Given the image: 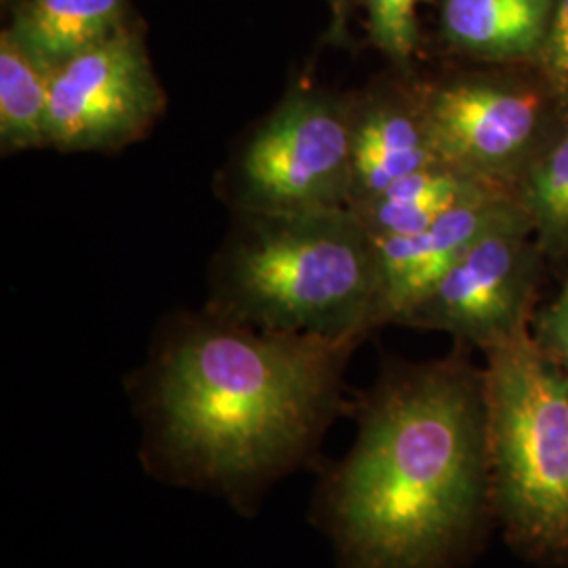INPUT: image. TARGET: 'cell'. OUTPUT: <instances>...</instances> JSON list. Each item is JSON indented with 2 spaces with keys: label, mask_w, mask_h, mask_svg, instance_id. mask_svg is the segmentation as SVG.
I'll return each mask as SVG.
<instances>
[{
  "label": "cell",
  "mask_w": 568,
  "mask_h": 568,
  "mask_svg": "<svg viewBox=\"0 0 568 568\" xmlns=\"http://www.w3.org/2000/svg\"><path fill=\"white\" fill-rule=\"evenodd\" d=\"M488 493L485 377L443 361L375 387L354 447L318 480L310 520L335 568H453Z\"/></svg>",
  "instance_id": "cell-2"
},
{
  "label": "cell",
  "mask_w": 568,
  "mask_h": 568,
  "mask_svg": "<svg viewBox=\"0 0 568 568\" xmlns=\"http://www.w3.org/2000/svg\"><path fill=\"white\" fill-rule=\"evenodd\" d=\"M551 82L568 95V0H556L548 39L541 49Z\"/></svg>",
  "instance_id": "cell-18"
},
{
  "label": "cell",
  "mask_w": 568,
  "mask_h": 568,
  "mask_svg": "<svg viewBox=\"0 0 568 568\" xmlns=\"http://www.w3.org/2000/svg\"><path fill=\"white\" fill-rule=\"evenodd\" d=\"M354 112L326 93L295 91L244 150V203L260 215L352 204Z\"/></svg>",
  "instance_id": "cell-5"
},
{
  "label": "cell",
  "mask_w": 568,
  "mask_h": 568,
  "mask_svg": "<svg viewBox=\"0 0 568 568\" xmlns=\"http://www.w3.org/2000/svg\"><path fill=\"white\" fill-rule=\"evenodd\" d=\"M544 112L535 91L490 81L438 87L419 108L438 164L493 183L532 156Z\"/></svg>",
  "instance_id": "cell-8"
},
{
  "label": "cell",
  "mask_w": 568,
  "mask_h": 568,
  "mask_svg": "<svg viewBox=\"0 0 568 568\" xmlns=\"http://www.w3.org/2000/svg\"><path fill=\"white\" fill-rule=\"evenodd\" d=\"M377 243L352 206L262 215L227 267L217 316L265 331L363 339L382 325Z\"/></svg>",
  "instance_id": "cell-3"
},
{
  "label": "cell",
  "mask_w": 568,
  "mask_h": 568,
  "mask_svg": "<svg viewBox=\"0 0 568 568\" xmlns=\"http://www.w3.org/2000/svg\"><path fill=\"white\" fill-rule=\"evenodd\" d=\"M361 342L265 331L217 314L178 326L140 396L143 469L253 518L270 488L316 464Z\"/></svg>",
  "instance_id": "cell-1"
},
{
  "label": "cell",
  "mask_w": 568,
  "mask_h": 568,
  "mask_svg": "<svg viewBox=\"0 0 568 568\" xmlns=\"http://www.w3.org/2000/svg\"><path fill=\"white\" fill-rule=\"evenodd\" d=\"M511 227H532L527 209L493 190L457 204L419 234L375 241L384 278L382 323H400L474 244Z\"/></svg>",
  "instance_id": "cell-9"
},
{
  "label": "cell",
  "mask_w": 568,
  "mask_h": 568,
  "mask_svg": "<svg viewBox=\"0 0 568 568\" xmlns=\"http://www.w3.org/2000/svg\"><path fill=\"white\" fill-rule=\"evenodd\" d=\"M532 227L495 232L466 255L408 310L400 323L447 331L490 349L527 326L539 257Z\"/></svg>",
  "instance_id": "cell-7"
},
{
  "label": "cell",
  "mask_w": 568,
  "mask_h": 568,
  "mask_svg": "<svg viewBox=\"0 0 568 568\" xmlns=\"http://www.w3.org/2000/svg\"><path fill=\"white\" fill-rule=\"evenodd\" d=\"M438 164L419 110L377 102L354 114L352 204L361 206L422 169Z\"/></svg>",
  "instance_id": "cell-10"
},
{
  "label": "cell",
  "mask_w": 568,
  "mask_h": 568,
  "mask_svg": "<svg viewBox=\"0 0 568 568\" xmlns=\"http://www.w3.org/2000/svg\"><path fill=\"white\" fill-rule=\"evenodd\" d=\"M164 95L145 47L124 26L51 72L49 142L61 150H112L142 138Z\"/></svg>",
  "instance_id": "cell-6"
},
{
  "label": "cell",
  "mask_w": 568,
  "mask_h": 568,
  "mask_svg": "<svg viewBox=\"0 0 568 568\" xmlns=\"http://www.w3.org/2000/svg\"><path fill=\"white\" fill-rule=\"evenodd\" d=\"M520 203L527 209L541 243L554 251H567L568 126L528 166Z\"/></svg>",
  "instance_id": "cell-15"
},
{
  "label": "cell",
  "mask_w": 568,
  "mask_h": 568,
  "mask_svg": "<svg viewBox=\"0 0 568 568\" xmlns=\"http://www.w3.org/2000/svg\"><path fill=\"white\" fill-rule=\"evenodd\" d=\"M499 190V183L476 180L443 164L422 169L387 187L377 199L352 206L375 241L410 236L436 224L457 204Z\"/></svg>",
  "instance_id": "cell-13"
},
{
  "label": "cell",
  "mask_w": 568,
  "mask_h": 568,
  "mask_svg": "<svg viewBox=\"0 0 568 568\" xmlns=\"http://www.w3.org/2000/svg\"><path fill=\"white\" fill-rule=\"evenodd\" d=\"M49 102L51 72L7 28L0 37V142L4 150L51 145Z\"/></svg>",
  "instance_id": "cell-14"
},
{
  "label": "cell",
  "mask_w": 568,
  "mask_h": 568,
  "mask_svg": "<svg viewBox=\"0 0 568 568\" xmlns=\"http://www.w3.org/2000/svg\"><path fill=\"white\" fill-rule=\"evenodd\" d=\"M331 13H333V34H344L345 21H347V9L349 0H328Z\"/></svg>",
  "instance_id": "cell-19"
},
{
  "label": "cell",
  "mask_w": 568,
  "mask_h": 568,
  "mask_svg": "<svg viewBox=\"0 0 568 568\" xmlns=\"http://www.w3.org/2000/svg\"><path fill=\"white\" fill-rule=\"evenodd\" d=\"M556 0H443V30L467 53L508 60L544 49Z\"/></svg>",
  "instance_id": "cell-12"
},
{
  "label": "cell",
  "mask_w": 568,
  "mask_h": 568,
  "mask_svg": "<svg viewBox=\"0 0 568 568\" xmlns=\"http://www.w3.org/2000/svg\"><path fill=\"white\" fill-rule=\"evenodd\" d=\"M373 42L398 63L410 60L417 49L419 0H365Z\"/></svg>",
  "instance_id": "cell-16"
},
{
  "label": "cell",
  "mask_w": 568,
  "mask_h": 568,
  "mask_svg": "<svg viewBox=\"0 0 568 568\" xmlns=\"http://www.w3.org/2000/svg\"><path fill=\"white\" fill-rule=\"evenodd\" d=\"M539 345L568 377V283L539 318Z\"/></svg>",
  "instance_id": "cell-17"
},
{
  "label": "cell",
  "mask_w": 568,
  "mask_h": 568,
  "mask_svg": "<svg viewBox=\"0 0 568 568\" xmlns=\"http://www.w3.org/2000/svg\"><path fill=\"white\" fill-rule=\"evenodd\" d=\"M488 480L509 532L568 551V377L527 326L488 349Z\"/></svg>",
  "instance_id": "cell-4"
},
{
  "label": "cell",
  "mask_w": 568,
  "mask_h": 568,
  "mask_svg": "<svg viewBox=\"0 0 568 568\" xmlns=\"http://www.w3.org/2000/svg\"><path fill=\"white\" fill-rule=\"evenodd\" d=\"M124 26H129L126 0H20L9 30L42 68L53 72Z\"/></svg>",
  "instance_id": "cell-11"
}]
</instances>
